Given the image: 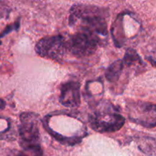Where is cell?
I'll use <instances>...</instances> for the list:
<instances>
[{"label": "cell", "mask_w": 156, "mask_h": 156, "mask_svg": "<svg viewBox=\"0 0 156 156\" xmlns=\"http://www.w3.org/2000/svg\"><path fill=\"white\" fill-rule=\"evenodd\" d=\"M5 106V103L3 100L0 99V109H4Z\"/></svg>", "instance_id": "cell-15"}, {"label": "cell", "mask_w": 156, "mask_h": 156, "mask_svg": "<svg viewBox=\"0 0 156 156\" xmlns=\"http://www.w3.org/2000/svg\"><path fill=\"white\" fill-rule=\"evenodd\" d=\"M147 144H146V152L148 153H156V140L152 138H147ZM145 151V152H146Z\"/></svg>", "instance_id": "cell-11"}, {"label": "cell", "mask_w": 156, "mask_h": 156, "mask_svg": "<svg viewBox=\"0 0 156 156\" xmlns=\"http://www.w3.org/2000/svg\"><path fill=\"white\" fill-rule=\"evenodd\" d=\"M18 27H19V21H17L15 24H14L13 25H11V26H8L7 27H6L5 29V30L3 31L2 34H0V38L2 37L4 35L7 34H9V32L12 31L13 29H15V30H17V29L18 28ZM0 44H1V41H0Z\"/></svg>", "instance_id": "cell-12"}, {"label": "cell", "mask_w": 156, "mask_h": 156, "mask_svg": "<svg viewBox=\"0 0 156 156\" xmlns=\"http://www.w3.org/2000/svg\"><path fill=\"white\" fill-rule=\"evenodd\" d=\"M59 101L63 106L69 108H77L80 105V84L77 82L70 81L61 86Z\"/></svg>", "instance_id": "cell-7"}, {"label": "cell", "mask_w": 156, "mask_h": 156, "mask_svg": "<svg viewBox=\"0 0 156 156\" xmlns=\"http://www.w3.org/2000/svg\"><path fill=\"white\" fill-rule=\"evenodd\" d=\"M22 148L23 151L20 152L17 156H43L41 146H29Z\"/></svg>", "instance_id": "cell-10"}, {"label": "cell", "mask_w": 156, "mask_h": 156, "mask_svg": "<svg viewBox=\"0 0 156 156\" xmlns=\"http://www.w3.org/2000/svg\"><path fill=\"white\" fill-rule=\"evenodd\" d=\"M91 128L98 133H114L121 129L125 118L110 102L101 104L89 117Z\"/></svg>", "instance_id": "cell-2"}, {"label": "cell", "mask_w": 156, "mask_h": 156, "mask_svg": "<svg viewBox=\"0 0 156 156\" xmlns=\"http://www.w3.org/2000/svg\"><path fill=\"white\" fill-rule=\"evenodd\" d=\"M8 13L9 12L7 5H5L4 2H0V18L5 16L6 15H8Z\"/></svg>", "instance_id": "cell-13"}, {"label": "cell", "mask_w": 156, "mask_h": 156, "mask_svg": "<svg viewBox=\"0 0 156 156\" xmlns=\"http://www.w3.org/2000/svg\"><path fill=\"white\" fill-rule=\"evenodd\" d=\"M125 68L123 60H117L109 66L107 69L105 76L108 82H115L120 79L123 69Z\"/></svg>", "instance_id": "cell-8"}, {"label": "cell", "mask_w": 156, "mask_h": 156, "mask_svg": "<svg viewBox=\"0 0 156 156\" xmlns=\"http://www.w3.org/2000/svg\"><path fill=\"white\" fill-rule=\"evenodd\" d=\"M146 59H148V61H149L152 66H156V50H154V51L151 53V55L146 56Z\"/></svg>", "instance_id": "cell-14"}, {"label": "cell", "mask_w": 156, "mask_h": 156, "mask_svg": "<svg viewBox=\"0 0 156 156\" xmlns=\"http://www.w3.org/2000/svg\"><path fill=\"white\" fill-rule=\"evenodd\" d=\"M123 62L124 66L126 67H132L136 66V67H140L144 66V62H143L140 56L133 49H128L125 53Z\"/></svg>", "instance_id": "cell-9"}, {"label": "cell", "mask_w": 156, "mask_h": 156, "mask_svg": "<svg viewBox=\"0 0 156 156\" xmlns=\"http://www.w3.org/2000/svg\"><path fill=\"white\" fill-rule=\"evenodd\" d=\"M105 14L104 9L98 6L76 4L70 10L69 24L75 25L79 21L80 30L90 32L97 36H106L108 24Z\"/></svg>", "instance_id": "cell-1"}, {"label": "cell", "mask_w": 156, "mask_h": 156, "mask_svg": "<svg viewBox=\"0 0 156 156\" xmlns=\"http://www.w3.org/2000/svg\"><path fill=\"white\" fill-rule=\"evenodd\" d=\"M129 117L133 123L146 128L156 126V105L148 102H133L128 105Z\"/></svg>", "instance_id": "cell-5"}, {"label": "cell", "mask_w": 156, "mask_h": 156, "mask_svg": "<svg viewBox=\"0 0 156 156\" xmlns=\"http://www.w3.org/2000/svg\"><path fill=\"white\" fill-rule=\"evenodd\" d=\"M99 42L100 39L97 35L79 30L66 40L67 50L76 57H85L95 53Z\"/></svg>", "instance_id": "cell-3"}, {"label": "cell", "mask_w": 156, "mask_h": 156, "mask_svg": "<svg viewBox=\"0 0 156 156\" xmlns=\"http://www.w3.org/2000/svg\"><path fill=\"white\" fill-rule=\"evenodd\" d=\"M19 135L21 147L40 146L41 135L38 129L37 116L32 113H23L20 116Z\"/></svg>", "instance_id": "cell-6"}, {"label": "cell", "mask_w": 156, "mask_h": 156, "mask_svg": "<svg viewBox=\"0 0 156 156\" xmlns=\"http://www.w3.org/2000/svg\"><path fill=\"white\" fill-rule=\"evenodd\" d=\"M35 51L42 57L61 61L67 51L66 40L61 35L46 37L38 41Z\"/></svg>", "instance_id": "cell-4"}]
</instances>
